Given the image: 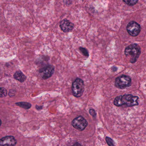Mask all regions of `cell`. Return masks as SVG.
Returning <instances> with one entry per match:
<instances>
[{"label": "cell", "mask_w": 146, "mask_h": 146, "mask_svg": "<svg viewBox=\"0 0 146 146\" xmlns=\"http://www.w3.org/2000/svg\"><path fill=\"white\" fill-rule=\"evenodd\" d=\"M138 99L139 97L133 96L131 94L120 95L115 98L114 104L118 107L122 106L124 105H126L128 107H133L139 105Z\"/></svg>", "instance_id": "6da1fadb"}, {"label": "cell", "mask_w": 146, "mask_h": 146, "mask_svg": "<svg viewBox=\"0 0 146 146\" xmlns=\"http://www.w3.org/2000/svg\"><path fill=\"white\" fill-rule=\"evenodd\" d=\"M141 53V47L137 44H133L126 47L125 55L129 59L131 63H135L139 57Z\"/></svg>", "instance_id": "7a4b0ae2"}, {"label": "cell", "mask_w": 146, "mask_h": 146, "mask_svg": "<svg viewBox=\"0 0 146 146\" xmlns=\"http://www.w3.org/2000/svg\"><path fill=\"white\" fill-rule=\"evenodd\" d=\"M84 89L85 86L83 81L80 78L76 79L72 85L73 95L76 97H80L83 94Z\"/></svg>", "instance_id": "3957f363"}, {"label": "cell", "mask_w": 146, "mask_h": 146, "mask_svg": "<svg viewBox=\"0 0 146 146\" xmlns=\"http://www.w3.org/2000/svg\"><path fill=\"white\" fill-rule=\"evenodd\" d=\"M131 78L129 76L121 75L116 79L115 85L119 89H124L131 86Z\"/></svg>", "instance_id": "277c9868"}, {"label": "cell", "mask_w": 146, "mask_h": 146, "mask_svg": "<svg viewBox=\"0 0 146 146\" xmlns=\"http://www.w3.org/2000/svg\"><path fill=\"white\" fill-rule=\"evenodd\" d=\"M72 124L74 128L78 129L79 131H82L85 130L88 123L84 117L82 116H80L73 120Z\"/></svg>", "instance_id": "5b68a950"}, {"label": "cell", "mask_w": 146, "mask_h": 146, "mask_svg": "<svg viewBox=\"0 0 146 146\" xmlns=\"http://www.w3.org/2000/svg\"><path fill=\"white\" fill-rule=\"evenodd\" d=\"M128 33L132 37H136L141 31V26L139 24L135 21H131L128 24L127 27Z\"/></svg>", "instance_id": "8992f818"}, {"label": "cell", "mask_w": 146, "mask_h": 146, "mask_svg": "<svg viewBox=\"0 0 146 146\" xmlns=\"http://www.w3.org/2000/svg\"><path fill=\"white\" fill-rule=\"evenodd\" d=\"M54 67L52 65H48L39 70L40 76L43 79H47L50 78L54 72Z\"/></svg>", "instance_id": "52a82bcc"}, {"label": "cell", "mask_w": 146, "mask_h": 146, "mask_svg": "<svg viewBox=\"0 0 146 146\" xmlns=\"http://www.w3.org/2000/svg\"><path fill=\"white\" fill-rule=\"evenodd\" d=\"M17 141L12 136H5L0 139V146H15Z\"/></svg>", "instance_id": "ba28073f"}, {"label": "cell", "mask_w": 146, "mask_h": 146, "mask_svg": "<svg viewBox=\"0 0 146 146\" xmlns=\"http://www.w3.org/2000/svg\"><path fill=\"white\" fill-rule=\"evenodd\" d=\"M60 27L61 29L64 32L71 31L74 27V24L66 19L62 20L60 21Z\"/></svg>", "instance_id": "9c48e42d"}, {"label": "cell", "mask_w": 146, "mask_h": 146, "mask_svg": "<svg viewBox=\"0 0 146 146\" xmlns=\"http://www.w3.org/2000/svg\"><path fill=\"white\" fill-rule=\"evenodd\" d=\"M15 79L20 82H23L26 80L27 77L21 71L19 70L16 71L13 75Z\"/></svg>", "instance_id": "30bf717a"}, {"label": "cell", "mask_w": 146, "mask_h": 146, "mask_svg": "<svg viewBox=\"0 0 146 146\" xmlns=\"http://www.w3.org/2000/svg\"><path fill=\"white\" fill-rule=\"evenodd\" d=\"M16 105L21 108L25 109H28L31 107V104L30 103L27 102H20V103H16Z\"/></svg>", "instance_id": "8fae6325"}, {"label": "cell", "mask_w": 146, "mask_h": 146, "mask_svg": "<svg viewBox=\"0 0 146 146\" xmlns=\"http://www.w3.org/2000/svg\"><path fill=\"white\" fill-rule=\"evenodd\" d=\"M79 49L80 51L81 52L83 55L86 57H88L89 56V53H88V51L86 48L81 47L79 48Z\"/></svg>", "instance_id": "7c38bea8"}, {"label": "cell", "mask_w": 146, "mask_h": 146, "mask_svg": "<svg viewBox=\"0 0 146 146\" xmlns=\"http://www.w3.org/2000/svg\"><path fill=\"white\" fill-rule=\"evenodd\" d=\"M7 95V91L3 87H0V98L4 97Z\"/></svg>", "instance_id": "4fadbf2b"}, {"label": "cell", "mask_w": 146, "mask_h": 146, "mask_svg": "<svg viewBox=\"0 0 146 146\" xmlns=\"http://www.w3.org/2000/svg\"><path fill=\"white\" fill-rule=\"evenodd\" d=\"M138 1H132V0H126V1L123 0V2L129 6H134L136 4Z\"/></svg>", "instance_id": "5bb4252c"}, {"label": "cell", "mask_w": 146, "mask_h": 146, "mask_svg": "<svg viewBox=\"0 0 146 146\" xmlns=\"http://www.w3.org/2000/svg\"><path fill=\"white\" fill-rule=\"evenodd\" d=\"M106 141L107 145L109 146H115L114 141L111 138L109 137H106Z\"/></svg>", "instance_id": "9a60e30c"}, {"label": "cell", "mask_w": 146, "mask_h": 146, "mask_svg": "<svg viewBox=\"0 0 146 146\" xmlns=\"http://www.w3.org/2000/svg\"><path fill=\"white\" fill-rule=\"evenodd\" d=\"M89 113L94 118H96V117H97V113H96V111L93 109H90L89 110Z\"/></svg>", "instance_id": "2e32d148"}, {"label": "cell", "mask_w": 146, "mask_h": 146, "mask_svg": "<svg viewBox=\"0 0 146 146\" xmlns=\"http://www.w3.org/2000/svg\"><path fill=\"white\" fill-rule=\"evenodd\" d=\"M15 93V90H10V91H9V97H12L14 96Z\"/></svg>", "instance_id": "e0dca14e"}, {"label": "cell", "mask_w": 146, "mask_h": 146, "mask_svg": "<svg viewBox=\"0 0 146 146\" xmlns=\"http://www.w3.org/2000/svg\"><path fill=\"white\" fill-rule=\"evenodd\" d=\"M111 70H112L113 72H116V71H117V68L115 67H112L111 68Z\"/></svg>", "instance_id": "ac0fdd59"}, {"label": "cell", "mask_w": 146, "mask_h": 146, "mask_svg": "<svg viewBox=\"0 0 146 146\" xmlns=\"http://www.w3.org/2000/svg\"><path fill=\"white\" fill-rule=\"evenodd\" d=\"M71 146H83L82 145H81L80 144V143H78V142H76V143H75V144H74V145H72Z\"/></svg>", "instance_id": "d6986e66"}, {"label": "cell", "mask_w": 146, "mask_h": 146, "mask_svg": "<svg viewBox=\"0 0 146 146\" xmlns=\"http://www.w3.org/2000/svg\"><path fill=\"white\" fill-rule=\"evenodd\" d=\"M36 108L37 109L39 110H41L42 109V106H38V105H36Z\"/></svg>", "instance_id": "ffe728a7"}, {"label": "cell", "mask_w": 146, "mask_h": 146, "mask_svg": "<svg viewBox=\"0 0 146 146\" xmlns=\"http://www.w3.org/2000/svg\"><path fill=\"white\" fill-rule=\"evenodd\" d=\"M1 120L0 119V126H1Z\"/></svg>", "instance_id": "44dd1931"}]
</instances>
